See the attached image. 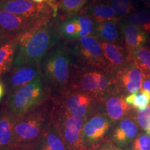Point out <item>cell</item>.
Returning a JSON list of instances; mask_svg holds the SVG:
<instances>
[{"label":"cell","mask_w":150,"mask_h":150,"mask_svg":"<svg viewBox=\"0 0 150 150\" xmlns=\"http://www.w3.org/2000/svg\"><path fill=\"white\" fill-rule=\"evenodd\" d=\"M58 19L38 22L17 37L13 66L40 65L58 42Z\"/></svg>","instance_id":"1"},{"label":"cell","mask_w":150,"mask_h":150,"mask_svg":"<svg viewBox=\"0 0 150 150\" xmlns=\"http://www.w3.org/2000/svg\"><path fill=\"white\" fill-rule=\"evenodd\" d=\"M74 63L68 43L59 40L40 63V73L56 97L70 88Z\"/></svg>","instance_id":"2"},{"label":"cell","mask_w":150,"mask_h":150,"mask_svg":"<svg viewBox=\"0 0 150 150\" xmlns=\"http://www.w3.org/2000/svg\"><path fill=\"white\" fill-rule=\"evenodd\" d=\"M54 101L52 96L33 109L16 119L14 125V146L32 145L40 138L52 118Z\"/></svg>","instance_id":"3"},{"label":"cell","mask_w":150,"mask_h":150,"mask_svg":"<svg viewBox=\"0 0 150 150\" xmlns=\"http://www.w3.org/2000/svg\"><path fill=\"white\" fill-rule=\"evenodd\" d=\"M51 93L41 73L22 88L7 95L4 104L18 118L50 98Z\"/></svg>","instance_id":"4"},{"label":"cell","mask_w":150,"mask_h":150,"mask_svg":"<svg viewBox=\"0 0 150 150\" xmlns=\"http://www.w3.org/2000/svg\"><path fill=\"white\" fill-rule=\"evenodd\" d=\"M70 89L86 93L102 99L115 92V78L103 71L74 65Z\"/></svg>","instance_id":"5"},{"label":"cell","mask_w":150,"mask_h":150,"mask_svg":"<svg viewBox=\"0 0 150 150\" xmlns=\"http://www.w3.org/2000/svg\"><path fill=\"white\" fill-rule=\"evenodd\" d=\"M67 42L70 47L74 65L103 71L108 74L102 48L95 38L87 36Z\"/></svg>","instance_id":"6"},{"label":"cell","mask_w":150,"mask_h":150,"mask_svg":"<svg viewBox=\"0 0 150 150\" xmlns=\"http://www.w3.org/2000/svg\"><path fill=\"white\" fill-rule=\"evenodd\" d=\"M52 120L67 150H83L81 135L86 119L73 115L54 101Z\"/></svg>","instance_id":"7"},{"label":"cell","mask_w":150,"mask_h":150,"mask_svg":"<svg viewBox=\"0 0 150 150\" xmlns=\"http://www.w3.org/2000/svg\"><path fill=\"white\" fill-rule=\"evenodd\" d=\"M73 115L87 120L100 111L101 100L76 90L69 89L61 95L52 97Z\"/></svg>","instance_id":"8"},{"label":"cell","mask_w":150,"mask_h":150,"mask_svg":"<svg viewBox=\"0 0 150 150\" xmlns=\"http://www.w3.org/2000/svg\"><path fill=\"white\" fill-rule=\"evenodd\" d=\"M0 8L37 21L57 19L59 15L58 8H54L47 4L35 3L32 0H9L0 4Z\"/></svg>","instance_id":"9"},{"label":"cell","mask_w":150,"mask_h":150,"mask_svg":"<svg viewBox=\"0 0 150 150\" xmlns=\"http://www.w3.org/2000/svg\"><path fill=\"white\" fill-rule=\"evenodd\" d=\"M112 125V122L102 112H97L88 118L82 130L83 150L94 149L107 141V135Z\"/></svg>","instance_id":"10"},{"label":"cell","mask_w":150,"mask_h":150,"mask_svg":"<svg viewBox=\"0 0 150 150\" xmlns=\"http://www.w3.org/2000/svg\"><path fill=\"white\" fill-rule=\"evenodd\" d=\"M96 25L91 17L79 13L76 16L58 22L59 40L70 42L84 37H95Z\"/></svg>","instance_id":"11"},{"label":"cell","mask_w":150,"mask_h":150,"mask_svg":"<svg viewBox=\"0 0 150 150\" xmlns=\"http://www.w3.org/2000/svg\"><path fill=\"white\" fill-rule=\"evenodd\" d=\"M40 74V65H23L13 66L3 79L6 93L8 95L33 81Z\"/></svg>","instance_id":"12"},{"label":"cell","mask_w":150,"mask_h":150,"mask_svg":"<svg viewBox=\"0 0 150 150\" xmlns=\"http://www.w3.org/2000/svg\"><path fill=\"white\" fill-rule=\"evenodd\" d=\"M114 78L118 93L134 94L141 88L143 74L132 61L120 70Z\"/></svg>","instance_id":"13"},{"label":"cell","mask_w":150,"mask_h":150,"mask_svg":"<svg viewBox=\"0 0 150 150\" xmlns=\"http://www.w3.org/2000/svg\"><path fill=\"white\" fill-rule=\"evenodd\" d=\"M125 96L115 92L101 99L100 111L106 115L115 124L127 117L131 110V106L125 100Z\"/></svg>","instance_id":"14"},{"label":"cell","mask_w":150,"mask_h":150,"mask_svg":"<svg viewBox=\"0 0 150 150\" xmlns=\"http://www.w3.org/2000/svg\"><path fill=\"white\" fill-rule=\"evenodd\" d=\"M107 64V71L112 76L132 61L125 47L112 43L99 42Z\"/></svg>","instance_id":"15"},{"label":"cell","mask_w":150,"mask_h":150,"mask_svg":"<svg viewBox=\"0 0 150 150\" xmlns=\"http://www.w3.org/2000/svg\"><path fill=\"white\" fill-rule=\"evenodd\" d=\"M40 21L42 20L37 21L33 19L11 13L2 8H0V29L14 36H18L20 33Z\"/></svg>","instance_id":"16"},{"label":"cell","mask_w":150,"mask_h":150,"mask_svg":"<svg viewBox=\"0 0 150 150\" xmlns=\"http://www.w3.org/2000/svg\"><path fill=\"white\" fill-rule=\"evenodd\" d=\"M80 13L91 17L96 24L107 21L119 22L110 6V0H91Z\"/></svg>","instance_id":"17"},{"label":"cell","mask_w":150,"mask_h":150,"mask_svg":"<svg viewBox=\"0 0 150 150\" xmlns=\"http://www.w3.org/2000/svg\"><path fill=\"white\" fill-rule=\"evenodd\" d=\"M116 123L117 125L113 127L108 140L122 148L136 138L138 134V127L132 117H126Z\"/></svg>","instance_id":"18"},{"label":"cell","mask_w":150,"mask_h":150,"mask_svg":"<svg viewBox=\"0 0 150 150\" xmlns=\"http://www.w3.org/2000/svg\"><path fill=\"white\" fill-rule=\"evenodd\" d=\"M123 38V46L132 60L134 52L147 40V33L130 24H119ZM133 61V60H132Z\"/></svg>","instance_id":"19"},{"label":"cell","mask_w":150,"mask_h":150,"mask_svg":"<svg viewBox=\"0 0 150 150\" xmlns=\"http://www.w3.org/2000/svg\"><path fill=\"white\" fill-rule=\"evenodd\" d=\"M16 119L4 102L0 107V150H11L14 147L13 129Z\"/></svg>","instance_id":"20"},{"label":"cell","mask_w":150,"mask_h":150,"mask_svg":"<svg viewBox=\"0 0 150 150\" xmlns=\"http://www.w3.org/2000/svg\"><path fill=\"white\" fill-rule=\"evenodd\" d=\"M31 145L35 150H67L52 118L40 138Z\"/></svg>","instance_id":"21"},{"label":"cell","mask_w":150,"mask_h":150,"mask_svg":"<svg viewBox=\"0 0 150 150\" xmlns=\"http://www.w3.org/2000/svg\"><path fill=\"white\" fill-rule=\"evenodd\" d=\"M117 23V22L107 21L97 24L94 38L99 42L112 43L123 46L122 34Z\"/></svg>","instance_id":"22"},{"label":"cell","mask_w":150,"mask_h":150,"mask_svg":"<svg viewBox=\"0 0 150 150\" xmlns=\"http://www.w3.org/2000/svg\"><path fill=\"white\" fill-rule=\"evenodd\" d=\"M89 0H60L58 2V21L61 22L78 15Z\"/></svg>","instance_id":"23"},{"label":"cell","mask_w":150,"mask_h":150,"mask_svg":"<svg viewBox=\"0 0 150 150\" xmlns=\"http://www.w3.org/2000/svg\"><path fill=\"white\" fill-rule=\"evenodd\" d=\"M17 37L0 47V79L10 72L13 65Z\"/></svg>","instance_id":"24"},{"label":"cell","mask_w":150,"mask_h":150,"mask_svg":"<svg viewBox=\"0 0 150 150\" xmlns=\"http://www.w3.org/2000/svg\"><path fill=\"white\" fill-rule=\"evenodd\" d=\"M132 60L143 76L150 75V48L142 46L134 52Z\"/></svg>","instance_id":"25"},{"label":"cell","mask_w":150,"mask_h":150,"mask_svg":"<svg viewBox=\"0 0 150 150\" xmlns=\"http://www.w3.org/2000/svg\"><path fill=\"white\" fill-rule=\"evenodd\" d=\"M125 100L132 108L139 110L145 109L150 104V94L141 89L138 93L127 95L125 97Z\"/></svg>","instance_id":"26"},{"label":"cell","mask_w":150,"mask_h":150,"mask_svg":"<svg viewBox=\"0 0 150 150\" xmlns=\"http://www.w3.org/2000/svg\"><path fill=\"white\" fill-rule=\"evenodd\" d=\"M128 22L150 33V13L147 11H138L129 16Z\"/></svg>","instance_id":"27"},{"label":"cell","mask_w":150,"mask_h":150,"mask_svg":"<svg viewBox=\"0 0 150 150\" xmlns=\"http://www.w3.org/2000/svg\"><path fill=\"white\" fill-rule=\"evenodd\" d=\"M110 6L119 21L130 14L135 8L131 0H110Z\"/></svg>","instance_id":"28"},{"label":"cell","mask_w":150,"mask_h":150,"mask_svg":"<svg viewBox=\"0 0 150 150\" xmlns=\"http://www.w3.org/2000/svg\"><path fill=\"white\" fill-rule=\"evenodd\" d=\"M137 120L140 127L147 134L150 130V106L145 109L139 110L137 112Z\"/></svg>","instance_id":"29"},{"label":"cell","mask_w":150,"mask_h":150,"mask_svg":"<svg viewBox=\"0 0 150 150\" xmlns=\"http://www.w3.org/2000/svg\"><path fill=\"white\" fill-rule=\"evenodd\" d=\"M135 150H150V136L141 135L134 141Z\"/></svg>","instance_id":"30"},{"label":"cell","mask_w":150,"mask_h":150,"mask_svg":"<svg viewBox=\"0 0 150 150\" xmlns=\"http://www.w3.org/2000/svg\"><path fill=\"white\" fill-rule=\"evenodd\" d=\"M89 150H124L122 148L117 147V145H115V144H113L109 140H107L106 142H105L104 143H103L102 145H101L99 147L94 148V149H89Z\"/></svg>","instance_id":"31"},{"label":"cell","mask_w":150,"mask_h":150,"mask_svg":"<svg viewBox=\"0 0 150 150\" xmlns=\"http://www.w3.org/2000/svg\"><path fill=\"white\" fill-rule=\"evenodd\" d=\"M16 37L17 36H14V35H11L10 33L5 32L2 29H0V47H1L6 43L10 42Z\"/></svg>","instance_id":"32"},{"label":"cell","mask_w":150,"mask_h":150,"mask_svg":"<svg viewBox=\"0 0 150 150\" xmlns=\"http://www.w3.org/2000/svg\"><path fill=\"white\" fill-rule=\"evenodd\" d=\"M142 89L147 91L150 94V75H145L143 76L142 83Z\"/></svg>","instance_id":"33"},{"label":"cell","mask_w":150,"mask_h":150,"mask_svg":"<svg viewBox=\"0 0 150 150\" xmlns=\"http://www.w3.org/2000/svg\"><path fill=\"white\" fill-rule=\"evenodd\" d=\"M32 1L38 4H47L54 8H58L57 5L59 1L57 0H32Z\"/></svg>","instance_id":"34"},{"label":"cell","mask_w":150,"mask_h":150,"mask_svg":"<svg viewBox=\"0 0 150 150\" xmlns=\"http://www.w3.org/2000/svg\"><path fill=\"white\" fill-rule=\"evenodd\" d=\"M11 150H35L31 145H16Z\"/></svg>","instance_id":"35"},{"label":"cell","mask_w":150,"mask_h":150,"mask_svg":"<svg viewBox=\"0 0 150 150\" xmlns=\"http://www.w3.org/2000/svg\"><path fill=\"white\" fill-rule=\"evenodd\" d=\"M6 93V88L4 83H3L2 80L0 79V101L2 99Z\"/></svg>","instance_id":"36"},{"label":"cell","mask_w":150,"mask_h":150,"mask_svg":"<svg viewBox=\"0 0 150 150\" xmlns=\"http://www.w3.org/2000/svg\"><path fill=\"white\" fill-rule=\"evenodd\" d=\"M9 1V0H0V4L6 2V1Z\"/></svg>","instance_id":"37"},{"label":"cell","mask_w":150,"mask_h":150,"mask_svg":"<svg viewBox=\"0 0 150 150\" xmlns=\"http://www.w3.org/2000/svg\"><path fill=\"white\" fill-rule=\"evenodd\" d=\"M149 134L150 135V130H149Z\"/></svg>","instance_id":"38"}]
</instances>
